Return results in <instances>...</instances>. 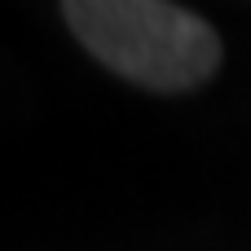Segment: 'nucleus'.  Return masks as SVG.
<instances>
[{"label":"nucleus","instance_id":"obj_1","mask_svg":"<svg viewBox=\"0 0 251 251\" xmlns=\"http://www.w3.org/2000/svg\"><path fill=\"white\" fill-rule=\"evenodd\" d=\"M62 18L106 71L150 93H194L225 57L216 26L168 0H66Z\"/></svg>","mask_w":251,"mask_h":251}]
</instances>
